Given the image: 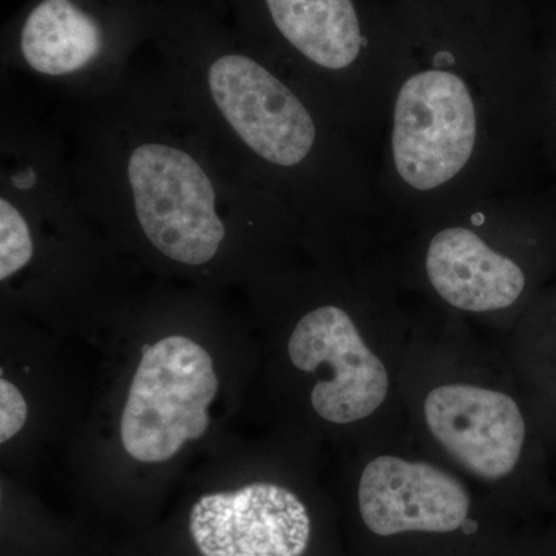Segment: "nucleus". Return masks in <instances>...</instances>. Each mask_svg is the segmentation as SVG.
<instances>
[{
	"mask_svg": "<svg viewBox=\"0 0 556 556\" xmlns=\"http://www.w3.org/2000/svg\"><path fill=\"white\" fill-rule=\"evenodd\" d=\"M67 113L80 201L146 277L229 294L285 270L287 214L226 163L159 73H130Z\"/></svg>",
	"mask_w": 556,
	"mask_h": 556,
	"instance_id": "obj_1",
	"label": "nucleus"
},
{
	"mask_svg": "<svg viewBox=\"0 0 556 556\" xmlns=\"http://www.w3.org/2000/svg\"><path fill=\"white\" fill-rule=\"evenodd\" d=\"M228 295L152 278L131 295L93 345L67 473L169 481L257 420L258 339Z\"/></svg>",
	"mask_w": 556,
	"mask_h": 556,
	"instance_id": "obj_2",
	"label": "nucleus"
},
{
	"mask_svg": "<svg viewBox=\"0 0 556 556\" xmlns=\"http://www.w3.org/2000/svg\"><path fill=\"white\" fill-rule=\"evenodd\" d=\"M144 278L80 201L64 137L43 124L17 94L3 90L2 313L94 345Z\"/></svg>",
	"mask_w": 556,
	"mask_h": 556,
	"instance_id": "obj_3",
	"label": "nucleus"
},
{
	"mask_svg": "<svg viewBox=\"0 0 556 556\" xmlns=\"http://www.w3.org/2000/svg\"><path fill=\"white\" fill-rule=\"evenodd\" d=\"M327 283L285 269L241 291L260 346L258 420L339 452L407 437L412 340L376 331Z\"/></svg>",
	"mask_w": 556,
	"mask_h": 556,
	"instance_id": "obj_4",
	"label": "nucleus"
},
{
	"mask_svg": "<svg viewBox=\"0 0 556 556\" xmlns=\"http://www.w3.org/2000/svg\"><path fill=\"white\" fill-rule=\"evenodd\" d=\"M156 73L226 163L289 222L318 215L331 188L325 137L294 84L254 51L219 40L166 43Z\"/></svg>",
	"mask_w": 556,
	"mask_h": 556,
	"instance_id": "obj_5",
	"label": "nucleus"
},
{
	"mask_svg": "<svg viewBox=\"0 0 556 556\" xmlns=\"http://www.w3.org/2000/svg\"><path fill=\"white\" fill-rule=\"evenodd\" d=\"M506 371L496 346L412 339L402 388L409 441L470 484L514 481L530 427Z\"/></svg>",
	"mask_w": 556,
	"mask_h": 556,
	"instance_id": "obj_6",
	"label": "nucleus"
},
{
	"mask_svg": "<svg viewBox=\"0 0 556 556\" xmlns=\"http://www.w3.org/2000/svg\"><path fill=\"white\" fill-rule=\"evenodd\" d=\"M0 450L3 471L31 473L47 457H65L89 404L93 371L80 369L61 338L2 313Z\"/></svg>",
	"mask_w": 556,
	"mask_h": 556,
	"instance_id": "obj_7",
	"label": "nucleus"
},
{
	"mask_svg": "<svg viewBox=\"0 0 556 556\" xmlns=\"http://www.w3.org/2000/svg\"><path fill=\"white\" fill-rule=\"evenodd\" d=\"M358 517L379 538L408 533L475 535L473 484L407 437L342 450Z\"/></svg>",
	"mask_w": 556,
	"mask_h": 556,
	"instance_id": "obj_8",
	"label": "nucleus"
},
{
	"mask_svg": "<svg viewBox=\"0 0 556 556\" xmlns=\"http://www.w3.org/2000/svg\"><path fill=\"white\" fill-rule=\"evenodd\" d=\"M477 138V105L459 75L430 68L402 84L391 152L409 188L428 192L447 185L470 161Z\"/></svg>",
	"mask_w": 556,
	"mask_h": 556,
	"instance_id": "obj_9",
	"label": "nucleus"
},
{
	"mask_svg": "<svg viewBox=\"0 0 556 556\" xmlns=\"http://www.w3.org/2000/svg\"><path fill=\"white\" fill-rule=\"evenodd\" d=\"M17 64L70 104L109 93L131 73L100 17L75 0H40L28 11L17 36Z\"/></svg>",
	"mask_w": 556,
	"mask_h": 556,
	"instance_id": "obj_10",
	"label": "nucleus"
},
{
	"mask_svg": "<svg viewBox=\"0 0 556 556\" xmlns=\"http://www.w3.org/2000/svg\"><path fill=\"white\" fill-rule=\"evenodd\" d=\"M424 268L428 285L445 305L473 316L506 313L527 287L517 260L463 226H450L431 237Z\"/></svg>",
	"mask_w": 556,
	"mask_h": 556,
	"instance_id": "obj_11",
	"label": "nucleus"
},
{
	"mask_svg": "<svg viewBox=\"0 0 556 556\" xmlns=\"http://www.w3.org/2000/svg\"><path fill=\"white\" fill-rule=\"evenodd\" d=\"M277 40L321 76L345 75L364 53L354 0H262Z\"/></svg>",
	"mask_w": 556,
	"mask_h": 556,
	"instance_id": "obj_12",
	"label": "nucleus"
}]
</instances>
